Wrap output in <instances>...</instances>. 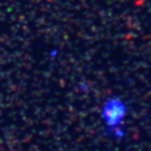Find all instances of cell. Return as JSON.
Instances as JSON below:
<instances>
[{
    "label": "cell",
    "instance_id": "obj_1",
    "mask_svg": "<svg viewBox=\"0 0 151 151\" xmlns=\"http://www.w3.org/2000/svg\"><path fill=\"white\" fill-rule=\"evenodd\" d=\"M130 108L119 95H110L102 101L99 109V120L103 134L115 141L123 140L127 135V120Z\"/></svg>",
    "mask_w": 151,
    "mask_h": 151
}]
</instances>
